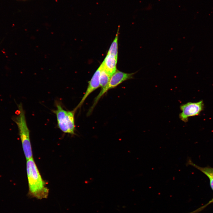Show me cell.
Here are the masks:
<instances>
[{"instance_id": "1", "label": "cell", "mask_w": 213, "mask_h": 213, "mask_svg": "<svg viewBox=\"0 0 213 213\" xmlns=\"http://www.w3.org/2000/svg\"><path fill=\"white\" fill-rule=\"evenodd\" d=\"M27 160L28 195L39 199L47 198L49 189L43 179L33 157Z\"/></svg>"}, {"instance_id": "2", "label": "cell", "mask_w": 213, "mask_h": 213, "mask_svg": "<svg viewBox=\"0 0 213 213\" xmlns=\"http://www.w3.org/2000/svg\"><path fill=\"white\" fill-rule=\"evenodd\" d=\"M18 110L16 115L12 118L17 124L21 140L24 154L27 160L33 158L30 139V130L28 126L25 111L21 103L17 104Z\"/></svg>"}, {"instance_id": "3", "label": "cell", "mask_w": 213, "mask_h": 213, "mask_svg": "<svg viewBox=\"0 0 213 213\" xmlns=\"http://www.w3.org/2000/svg\"><path fill=\"white\" fill-rule=\"evenodd\" d=\"M56 109L53 110L57 117V126L62 132L71 135L75 134V125L74 109L71 111L64 109L59 102L56 103Z\"/></svg>"}, {"instance_id": "4", "label": "cell", "mask_w": 213, "mask_h": 213, "mask_svg": "<svg viewBox=\"0 0 213 213\" xmlns=\"http://www.w3.org/2000/svg\"><path fill=\"white\" fill-rule=\"evenodd\" d=\"M128 73H125L118 70L112 75L107 85L101 90L95 98L91 108L93 110L97 102L101 97L109 90L114 88L122 82L133 78L134 75L137 72Z\"/></svg>"}, {"instance_id": "5", "label": "cell", "mask_w": 213, "mask_h": 213, "mask_svg": "<svg viewBox=\"0 0 213 213\" xmlns=\"http://www.w3.org/2000/svg\"><path fill=\"white\" fill-rule=\"evenodd\" d=\"M204 106L202 100L197 102H189L182 104L180 106L182 112L179 114V118L182 121L186 122L189 117L199 115L203 110Z\"/></svg>"}, {"instance_id": "6", "label": "cell", "mask_w": 213, "mask_h": 213, "mask_svg": "<svg viewBox=\"0 0 213 213\" xmlns=\"http://www.w3.org/2000/svg\"><path fill=\"white\" fill-rule=\"evenodd\" d=\"M102 67V65L101 64L96 71L91 80L89 82L87 88L84 96L80 102L74 109L76 111L78 108L81 107L88 96L91 93L100 87V76Z\"/></svg>"}, {"instance_id": "7", "label": "cell", "mask_w": 213, "mask_h": 213, "mask_svg": "<svg viewBox=\"0 0 213 213\" xmlns=\"http://www.w3.org/2000/svg\"><path fill=\"white\" fill-rule=\"evenodd\" d=\"M117 58L114 55L107 54L101 63L103 68L111 76L116 71Z\"/></svg>"}, {"instance_id": "8", "label": "cell", "mask_w": 213, "mask_h": 213, "mask_svg": "<svg viewBox=\"0 0 213 213\" xmlns=\"http://www.w3.org/2000/svg\"><path fill=\"white\" fill-rule=\"evenodd\" d=\"M187 164L194 167L207 176L210 180L211 187L213 190V168L208 167H199L194 164L190 159L188 161Z\"/></svg>"}, {"instance_id": "9", "label": "cell", "mask_w": 213, "mask_h": 213, "mask_svg": "<svg viewBox=\"0 0 213 213\" xmlns=\"http://www.w3.org/2000/svg\"><path fill=\"white\" fill-rule=\"evenodd\" d=\"M111 77V76L103 68L102 65L100 76V87L101 88V89L104 88L107 85Z\"/></svg>"}, {"instance_id": "10", "label": "cell", "mask_w": 213, "mask_h": 213, "mask_svg": "<svg viewBox=\"0 0 213 213\" xmlns=\"http://www.w3.org/2000/svg\"><path fill=\"white\" fill-rule=\"evenodd\" d=\"M119 28L117 32L115 37L112 42L107 54H112L117 58L118 37Z\"/></svg>"}, {"instance_id": "11", "label": "cell", "mask_w": 213, "mask_h": 213, "mask_svg": "<svg viewBox=\"0 0 213 213\" xmlns=\"http://www.w3.org/2000/svg\"><path fill=\"white\" fill-rule=\"evenodd\" d=\"M212 201H213V199L212 200Z\"/></svg>"}, {"instance_id": "12", "label": "cell", "mask_w": 213, "mask_h": 213, "mask_svg": "<svg viewBox=\"0 0 213 213\" xmlns=\"http://www.w3.org/2000/svg\"></svg>"}]
</instances>
